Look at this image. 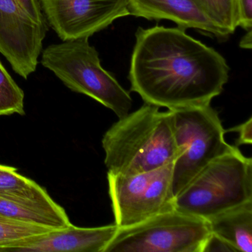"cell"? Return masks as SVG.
Returning a JSON list of instances; mask_svg holds the SVG:
<instances>
[{"instance_id": "cell-1", "label": "cell", "mask_w": 252, "mask_h": 252, "mask_svg": "<svg viewBox=\"0 0 252 252\" xmlns=\"http://www.w3.org/2000/svg\"><path fill=\"white\" fill-rule=\"evenodd\" d=\"M229 67L214 48L181 28H139L131 57V91L167 110L209 105L228 82Z\"/></svg>"}, {"instance_id": "cell-2", "label": "cell", "mask_w": 252, "mask_h": 252, "mask_svg": "<svg viewBox=\"0 0 252 252\" xmlns=\"http://www.w3.org/2000/svg\"><path fill=\"white\" fill-rule=\"evenodd\" d=\"M102 147L107 173L129 175L174 163L179 150L172 113L145 104L119 118L104 133Z\"/></svg>"}, {"instance_id": "cell-3", "label": "cell", "mask_w": 252, "mask_h": 252, "mask_svg": "<svg viewBox=\"0 0 252 252\" xmlns=\"http://www.w3.org/2000/svg\"><path fill=\"white\" fill-rule=\"evenodd\" d=\"M252 200V159L234 146L208 163L175 196V209L208 220Z\"/></svg>"}, {"instance_id": "cell-4", "label": "cell", "mask_w": 252, "mask_h": 252, "mask_svg": "<svg viewBox=\"0 0 252 252\" xmlns=\"http://www.w3.org/2000/svg\"><path fill=\"white\" fill-rule=\"evenodd\" d=\"M54 44L42 52L41 63L73 92L84 94L111 110L118 118L130 113L132 99L111 73L104 70L89 38Z\"/></svg>"}, {"instance_id": "cell-5", "label": "cell", "mask_w": 252, "mask_h": 252, "mask_svg": "<svg viewBox=\"0 0 252 252\" xmlns=\"http://www.w3.org/2000/svg\"><path fill=\"white\" fill-rule=\"evenodd\" d=\"M170 111L179 150L174 162L172 180L176 196L208 163L234 146L225 141L222 122L211 104Z\"/></svg>"}, {"instance_id": "cell-6", "label": "cell", "mask_w": 252, "mask_h": 252, "mask_svg": "<svg viewBox=\"0 0 252 252\" xmlns=\"http://www.w3.org/2000/svg\"><path fill=\"white\" fill-rule=\"evenodd\" d=\"M210 234L206 220L174 209L119 228L105 252H202Z\"/></svg>"}, {"instance_id": "cell-7", "label": "cell", "mask_w": 252, "mask_h": 252, "mask_svg": "<svg viewBox=\"0 0 252 252\" xmlns=\"http://www.w3.org/2000/svg\"><path fill=\"white\" fill-rule=\"evenodd\" d=\"M174 163L135 175L107 173L115 222L119 228L133 226L175 209Z\"/></svg>"}, {"instance_id": "cell-8", "label": "cell", "mask_w": 252, "mask_h": 252, "mask_svg": "<svg viewBox=\"0 0 252 252\" xmlns=\"http://www.w3.org/2000/svg\"><path fill=\"white\" fill-rule=\"evenodd\" d=\"M39 3L63 41L89 38L129 15L128 0H39Z\"/></svg>"}, {"instance_id": "cell-9", "label": "cell", "mask_w": 252, "mask_h": 252, "mask_svg": "<svg viewBox=\"0 0 252 252\" xmlns=\"http://www.w3.org/2000/svg\"><path fill=\"white\" fill-rule=\"evenodd\" d=\"M48 26L33 21L14 0H0V53L28 79L36 70Z\"/></svg>"}, {"instance_id": "cell-10", "label": "cell", "mask_w": 252, "mask_h": 252, "mask_svg": "<svg viewBox=\"0 0 252 252\" xmlns=\"http://www.w3.org/2000/svg\"><path fill=\"white\" fill-rule=\"evenodd\" d=\"M119 229L116 223L94 228L70 224L29 237L5 252H105Z\"/></svg>"}, {"instance_id": "cell-11", "label": "cell", "mask_w": 252, "mask_h": 252, "mask_svg": "<svg viewBox=\"0 0 252 252\" xmlns=\"http://www.w3.org/2000/svg\"><path fill=\"white\" fill-rule=\"evenodd\" d=\"M129 15L147 20H167L181 29H195L220 38L229 36L213 23L195 0H128Z\"/></svg>"}, {"instance_id": "cell-12", "label": "cell", "mask_w": 252, "mask_h": 252, "mask_svg": "<svg viewBox=\"0 0 252 252\" xmlns=\"http://www.w3.org/2000/svg\"><path fill=\"white\" fill-rule=\"evenodd\" d=\"M0 197L52 218L62 228L72 224L65 210L48 191L16 168L0 164Z\"/></svg>"}, {"instance_id": "cell-13", "label": "cell", "mask_w": 252, "mask_h": 252, "mask_svg": "<svg viewBox=\"0 0 252 252\" xmlns=\"http://www.w3.org/2000/svg\"><path fill=\"white\" fill-rule=\"evenodd\" d=\"M206 220L211 233L223 239L237 252H252V200Z\"/></svg>"}, {"instance_id": "cell-14", "label": "cell", "mask_w": 252, "mask_h": 252, "mask_svg": "<svg viewBox=\"0 0 252 252\" xmlns=\"http://www.w3.org/2000/svg\"><path fill=\"white\" fill-rule=\"evenodd\" d=\"M56 229L51 227L11 219L0 215V252L19 244L29 237Z\"/></svg>"}, {"instance_id": "cell-15", "label": "cell", "mask_w": 252, "mask_h": 252, "mask_svg": "<svg viewBox=\"0 0 252 252\" xmlns=\"http://www.w3.org/2000/svg\"><path fill=\"white\" fill-rule=\"evenodd\" d=\"M206 15L228 35L237 26L235 0H195Z\"/></svg>"}, {"instance_id": "cell-16", "label": "cell", "mask_w": 252, "mask_h": 252, "mask_svg": "<svg viewBox=\"0 0 252 252\" xmlns=\"http://www.w3.org/2000/svg\"><path fill=\"white\" fill-rule=\"evenodd\" d=\"M24 92L0 61V116L26 114Z\"/></svg>"}, {"instance_id": "cell-17", "label": "cell", "mask_w": 252, "mask_h": 252, "mask_svg": "<svg viewBox=\"0 0 252 252\" xmlns=\"http://www.w3.org/2000/svg\"><path fill=\"white\" fill-rule=\"evenodd\" d=\"M0 215L11 218V219L38 224L44 226L62 228V227L52 218L1 197H0Z\"/></svg>"}, {"instance_id": "cell-18", "label": "cell", "mask_w": 252, "mask_h": 252, "mask_svg": "<svg viewBox=\"0 0 252 252\" xmlns=\"http://www.w3.org/2000/svg\"><path fill=\"white\" fill-rule=\"evenodd\" d=\"M237 26L247 31L252 28V0H235Z\"/></svg>"}, {"instance_id": "cell-19", "label": "cell", "mask_w": 252, "mask_h": 252, "mask_svg": "<svg viewBox=\"0 0 252 252\" xmlns=\"http://www.w3.org/2000/svg\"><path fill=\"white\" fill-rule=\"evenodd\" d=\"M18 6L31 17L33 21L39 24L46 23L42 12L40 3L38 0H14Z\"/></svg>"}, {"instance_id": "cell-20", "label": "cell", "mask_w": 252, "mask_h": 252, "mask_svg": "<svg viewBox=\"0 0 252 252\" xmlns=\"http://www.w3.org/2000/svg\"><path fill=\"white\" fill-rule=\"evenodd\" d=\"M202 252H237L229 243L211 233L205 241Z\"/></svg>"}, {"instance_id": "cell-21", "label": "cell", "mask_w": 252, "mask_h": 252, "mask_svg": "<svg viewBox=\"0 0 252 252\" xmlns=\"http://www.w3.org/2000/svg\"><path fill=\"white\" fill-rule=\"evenodd\" d=\"M225 131V132H234L238 134V138L236 141V147L246 144L251 145L252 143V118H249L246 122H243L241 125H237Z\"/></svg>"}, {"instance_id": "cell-22", "label": "cell", "mask_w": 252, "mask_h": 252, "mask_svg": "<svg viewBox=\"0 0 252 252\" xmlns=\"http://www.w3.org/2000/svg\"><path fill=\"white\" fill-rule=\"evenodd\" d=\"M240 48H245V49H251L252 48V30L247 31L246 34L240 40Z\"/></svg>"}]
</instances>
